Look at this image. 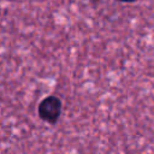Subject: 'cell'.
Instances as JSON below:
<instances>
[{"mask_svg":"<svg viewBox=\"0 0 154 154\" xmlns=\"http://www.w3.org/2000/svg\"><path fill=\"white\" fill-rule=\"evenodd\" d=\"M60 112H61V102L55 96H48L43 99L38 106L40 117L48 123H55L60 116Z\"/></svg>","mask_w":154,"mask_h":154,"instance_id":"obj_1","label":"cell"},{"mask_svg":"<svg viewBox=\"0 0 154 154\" xmlns=\"http://www.w3.org/2000/svg\"><path fill=\"white\" fill-rule=\"evenodd\" d=\"M120 1H125V2H132V1H135V0H120Z\"/></svg>","mask_w":154,"mask_h":154,"instance_id":"obj_2","label":"cell"}]
</instances>
